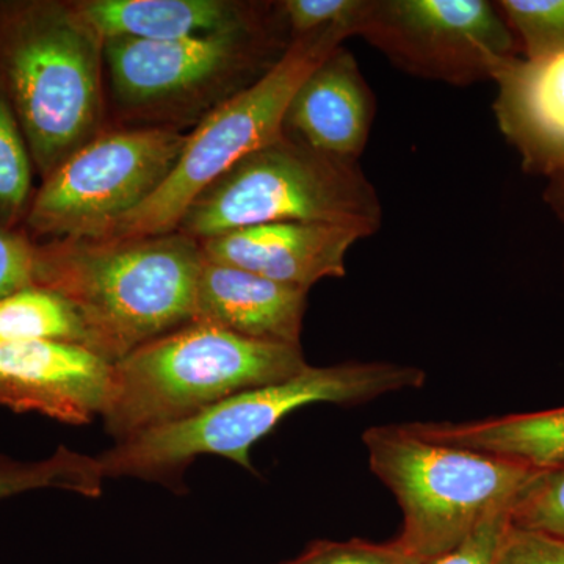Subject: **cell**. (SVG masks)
Instances as JSON below:
<instances>
[{
	"label": "cell",
	"instance_id": "d4e9b609",
	"mask_svg": "<svg viewBox=\"0 0 564 564\" xmlns=\"http://www.w3.org/2000/svg\"><path fill=\"white\" fill-rule=\"evenodd\" d=\"M39 243L24 229L0 226V300L36 288Z\"/></svg>",
	"mask_w": 564,
	"mask_h": 564
},
{
	"label": "cell",
	"instance_id": "f1b7e54d",
	"mask_svg": "<svg viewBox=\"0 0 564 564\" xmlns=\"http://www.w3.org/2000/svg\"><path fill=\"white\" fill-rule=\"evenodd\" d=\"M562 221H563V225H564V220H562Z\"/></svg>",
	"mask_w": 564,
	"mask_h": 564
},
{
	"label": "cell",
	"instance_id": "5bb4252c",
	"mask_svg": "<svg viewBox=\"0 0 564 564\" xmlns=\"http://www.w3.org/2000/svg\"><path fill=\"white\" fill-rule=\"evenodd\" d=\"M492 82L500 131L521 154L527 172L547 180L564 174V54L511 58Z\"/></svg>",
	"mask_w": 564,
	"mask_h": 564
},
{
	"label": "cell",
	"instance_id": "277c9868",
	"mask_svg": "<svg viewBox=\"0 0 564 564\" xmlns=\"http://www.w3.org/2000/svg\"><path fill=\"white\" fill-rule=\"evenodd\" d=\"M307 367L302 347L247 339L193 321L111 364L101 415L120 443L202 413L234 393L289 380Z\"/></svg>",
	"mask_w": 564,
	"mask_h": 564
},
{
	"label": "cell",
	"instance_id": "7a4b0ae2",
	"mask_svg": "<svg viewBox=\"0 0 564 564\" xmlns=\"http://www.w3.org/2000/svg\"><path fill=\"white\" fill-rule=\"evenodd\" d=\"M426 375L392 362L307 367L302 373L234 393L202 413L148 430L98 456L104 477L173 481L199 455H218L252 469V445L311 403L359 404L384 393L421 388Z\"/></svg>",
	"mask_w": 564,
	"mask_h": 564
},
{
	"label": "cell",
	"instance_id": "7c38bea8",
	"mask_svg": "<svg viewBox=\"0 0 564 564\" xmlns=\"http://www.w3.org/2000/svg\"><path fill=\"white\" fill-rule=\"evenodd\" d=\"M366 234L332 223H270L202 240L206 261L310 291L325 278H343L345 259Z\"/></svg>",
	"mask_w": 564,
	"mask_h": 564
},
{
	"label": "cell",
	"instance_id": "ba28073f",
	"mask_svg": "<svg viewBox=\"0 0 564 564\" xmlns=\"http://www.w3.org/2000/svg\"><path fill=\"white\" fill-rule=\"evenodd\" d=\"M187 133L122 129L96 135L44 177L24 231L35 239H101L172 173Z\"/></svg>",
	"mask_w": 564,
	"mask_h": 564
},
{
	"label": "cell",
	"instance_id": "ffe728a7",
	"mask_svg": "<svg viewBox=\"0 0 564 564\" xmlns=\"http://www.w3.org/2000/svg\"><path fill=\"white\" fill-rule=\"evenodd\" d=\"M33 170L28 141L0 87V226L24 228L36 192Z\"/></svg>",
	"mask_w": 564,
	"mask_h": 564
},
{
	"label": "cell",
	"instance_id": "4316f807",
	"mask_svg": "<svg viewBox=\"0 0 564 564\" xmlns=\"http://www.w3.org/2000/svg\"><path fill=\"white\" fill-rule=\"evenodd\" d=\"M496 564H564V543L547 534L510 524Z\"/></svg>",
	"mask_w": 564,
	"mask_h": 564
},
{
	"label": "cell",
	"instance_id": "d6986e66",
	"mask_svg": "<svg viewBox=\"0 0 564 564\" xmlns=\"http://www.w3.org/2000/svg\"><path fill=\"white\" fill-rule=\"evenodd\" d=\"M104 478L98 458L69 451L63 445L41 462H21L0 455V499L46 488L95 499L102 494Z\"/></svg>",
	"mask_w": 564,
	"mask_h": 564
},
{
	"label": "cell",
	"instance_id": "44dd1931",
	"mask_svg": "<svg viewBox=\"0 0 564 564\" xmlns=\"http://www.w3.org/2000/svg\"><path fill=\"white\" fill-rule=\"evenodd\" d=\"M497 6L521 40L525 61L564 54V0H502Z\"/></svg>",
	"mask_w": 564,
	"mask_h": 564
},
{
	"label": "cell",
	"instance_id": "2e32d148",
	"mask_svg": "<svg viewBox=\"0 0 564 564\" xmlns=\"http://www.w3.org/2000/svg\"><path fill=\"white\" fill-rule=\"evenodd\" d=\"M73 9L102 43L191 39L259 21L252 7L228 0H84Z\"/></svg>",
	"mask_w": 564,
	"mask_h": 564
},
{
	"label": "cell",
	"instance_id": "603a6c76",
	"mask_svg": "<svg viewBox=\"0 0 564 564\" xmlns=\"http://www.w3.org/2000/svg\"><path fill=\"white\" fill-rule=\"evenodd\" d=\"M280 6L293 40L329 28H345L356 35L370 0H285Z\"/></svg>",
	"mask_w": 564,
	"mask_h": 564
},
{
	"label": "cell",
	"instance_id": "3957f363",
	"mask_svg": "<svg viewBox=\"0 0 564 564\" xmlns=\"http://www.w3.org/2000/svg\"><path fill=\"white\" fill-rule=\"evenodd\" d=\"M102 61L73 3H0V87L43 180L98 135Z\"/></svg>",
	"mask_w": 564,
	"mask_h": 564
},
{
	"label": "cell",
	"instance_id": "484cf974",
	"mask_svg": "<svg viewBox=\"0 0 564 564\" xmlns=\"http://www.w3.org/2000/svg\"><path fill=\"white\" fill-rule=\"evenodd\" d=\"M511 524V508L492 511L462 544L423 564H496L500 544Z\"/></svg>",
	"mask_w": 564,
	"mask_h": 564
},
{
	"label": "cell",
	"instance_id": "6da1fadb",
	"mask_svg": "<svg viewBox=\"0 0 564 564\" xmlns=\"http://www.w3.org/2000/svg\"><path fill=\"white\" fill-rule=\"evenodd\" d=\"M204 256L180 231L124 240L39 243L36 288L79 314L88 350L110 364L195 321Z\"/></svg>",
	"mask_w": 564,
	"mask_h": 564
},
{
	"label": "cell",
	"instance_id": "8992f818",
	"mask_svg": "<svg viewBox=\"0 0 564 564\" xmlns=\"http://www.w3.org/2000/svg\"><path fill=\"white\" fill-rule=\"evenodd\" d=\"M372 473L403 511L397 540L423 563L462 544L492 511L511 508L533 467L467 448L434 444L403 425L362 434Z\"/></svg>",
	"mask_w": 564,
	"mask_h": 564
},
{
	"label": "cell",
	"instance_id": "9a60e30c",
	"mask_svg": "<svg viewBox=\"0 0 564 564\" xmlns=\"http://www.w3.org/2000/svg\"><path fill=\"white\" fill-rule=\"evenodd\" d=\"M307 292L204 259L195 321L247 339L302 347Z\"/></svg>",
	"mask_w": 564,
	"mask_h": 564
},
{
	"label": "cell",
	"instance_id": "ac0fdd59",
	"mask_svg": "<svg viewBox=\"0 0 564 564\" xmlns=\"http://www.w3.org/2000/svg\"><path fill=\"white\" fill-rule=\"evenodd\" d=\"M31 340L87 348V334L73 304L43 288L24 289L0 300V344Z\"/></svg>",
	"mask_w": 564,
	"mask_h": 564
},
{
	"label": "cell",
	"instance_id": "cb8c5ba5",
	"mask_svg": "<svg viewBox=\"0 0 564 564\" xmlns=\"http://www.w3.org/2000/svg\"><path fill=\"white\" fill-rule=\"evenodd\" d=\"M284 564H423V560L399 540L391 543L315 541L302 555Z\"/></svg>",
	"mask_w": 564,
	"mask_h": 564
},
{
	"label": "cell",
	"instance_id": "52a82bcc",
	"mask_svg": "<svg viewBox=\"0 0 564 564\" xmlns=\"http://www.w3.org/2000/svg\"><path fill=\"white\" fill-rule=\"evenodd\" d=\"M350 36L348 29L329 28L293 39L272 68L229 96L187 133L180 159L159 191L96 240L177 231L191 204L218 177L245 155L284 135L285 111L296 88Z\"/></svg>",
	"mask_w": 564,
	"mask_h": 564
},
{
	"label": "cell",
	"instance_id": "83f0119b",
	"mask_svg": "<svg viewBox=\"0 0 564 564\" xmlns=\"http://www.w3.org/2000/svg\"><path fill=\"white\" fill-rule=\"evenodd\" d=\"M545 198H547L552 209L558 215L560 220H564V174L549 177V187L547 192H545Z\"/></svg>",
	"mask_w": 564,
	"mask_h": 564
},
{
	"label": "cell",
	"instance_id": "30bf717a",
	"mask_svg": "<svg viewBox=\"0 0 564 564\" xmlns=\"http://www.w3.org/2000/svg\"><path fill=\"white\" fill-rule=\"evenodd\" d=\"M261 20L245 28L169 41L107 40L104 62L118 98L158 106L252 68L267 51Z\"/></svg>",
	"mask_w": 564,
	"mask_h": 564
},
{
	"label": "cell",
	"instance_id": "e0dca14e",
	"mask_svg": "<svg viewBox=\"0 0 564 564\" xmlns=\"http://www.w3.org/2000/svg\"><path fill=\"white\" fill-rule=\"evenodd\" d=\"M403 426L429 443L500 456L536 470L564 466V406L486 421L413 422Z\"/></svg>",
	"mask_w": 564,
	"mask_h": 564
},
{
	"label": "cell",
	"instance_id": "7402d4cb",
	"mask_svg": "<svg viewBox=\"0 0 564 564\" xmlns=\"http://www.w3.org/2000/svg\"><path fill=\"white\" fill-rule=\"evenodd\" d=\"M511 524L564 543V466L538 470L511 507Z\"/></svg>",
	"mask_w": 564,
	"mask_h": 564
},
{
	"label": "cell",
	"instance_id": "9c48e42d",
	"mask_svg": "<svg viewBox=\"0 0 564 564\" xmlns=\"http://www.w3.org/2000/svg\"><path fill=\"white\" fill-rule=\"evenodd\" d=\"M356 35L414 76L462 87L518 57L502 11L486 0H370Z\"/></svg>",
	"mask_w": 564,
	"mask_h": 564
},
{
	"label": "cell",
	"instance_id": "5b68a950",
	"mask_svg": "<svg viewBox=\"0 0 564 564\" xmlns=\"http://www.w3.org/2000/svg\"><path fill=\"white\" fill-rule=\"evenodd\" d=\"M381 203L356 161L337 159L288 133L231 166L191 204L177 231L202 240L270 223H332L373 236Z\"/></svg>",
	"mask_w": 564,
	"mask_h": 564
},
{
	"label": "cell",
	"instance_id": "8fae6325",
	"mask_svg": "<svg viewBox=\"0 0 564 564\" xmlns=\"http://www.w3.org/2000/svg\"><path fill=\"white\" fill-rule=\"evenodd\" d=\"M110 373L109 361L80 345L0 344V406L82 425L102 414Z\"/></svg>",
	"mask_w": 564,
	"mask_h": 564
},
{
	"label": "cell",
	"instance_id": "4fadbf2b",
	"mask_svg": "<svg viewBox=\"0 0 564 564\" xmlns=\"http://www.w3.org/2000/svg\"><path fill=\"white\" fill-rule=\"evenodd\" d=\"M373 115V95L358 62L339 46L296 88L284 132L322 154L358 162Z\"/></svg>",
	"mask_w": 564,
	"mask_h": 564
}]
</instances>
